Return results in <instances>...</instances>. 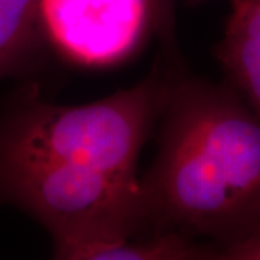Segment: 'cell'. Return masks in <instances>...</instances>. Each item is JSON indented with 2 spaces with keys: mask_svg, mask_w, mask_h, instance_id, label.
Segmentation results:
<instances>
[{
  "mask_svg": "<svg viewBox=\"0 0 260 260\" xmlns=\"http://www.w3.org/2000/svg\"><path fill=\"white\" fill-rule=\"evenodd\" d=\"M171 75L155 70L103 100L56 106L22 91L0 114V164L91 168L136 177L140 150L167 100Z\"/></svg>",
  "mask_w": 260,
  "mask_h": 260,
  "instance_id": "2",
  "label": "cell"
},
{
  "mask_svg": "<svg viewBox=\"0 0 260 260\" xmlns=\"http://www.w3.org/2000/svg\"><path fill=\"white\" fill-rule=\"evenodd\" d=\"M218 247L198 244L178 233H145L93 243L74 250L68 260H205L218 259Z\"/></svg>",
  "mask_w": 260,
  "mask_h": 260,
  "instance_id": "5",
  "label": "cell"
},
{
  "mask_svg": "<svg viewBox=\"0 0 260 260\" xmlns=\"http://www.w3.org/2000/svg\"><path fill=\"white\" fill-rule=\"evenodd\" d=\"M0 204L15 205L41 223L54 242V257L146 232L138 177L91 168L0 164Z\"/></svg>",
  "mask_w": 260,
  "mask_h": 260,
  "instance_id": "3",
  "label": "cell"
},
{
  "mask_svg": "<svg viewBox=\"0 0 260 260\" xmlns=\"http://www.w3.org/2000/svg\"><path fill=\"white\" fill-rule=\"evenodd\" d=\"M233 3L242 8L260 25V0H233Z\"/></svg>",
  "mask_w": 260,
  "mask_h": 260,
  "instance_id": "9",
  "label": "cell"
},
{
  "mask_svg": "<svg viewBox=\"0 0 260 260\" xmlns=\"http://www.w3.org/2000/svg\"><path fill=\"white\" fill-rule=\"evenodd\" d=\"M158 155L139 181L150 233L218 250L260 225V117L232 90L171 75Z\"/></svg>",
  "mask_w": 260,
  "mask_h": 260,
  "instance_id": "1",
  "label": "cell"
},
{
  "mask_svg": "<svg viewBox=\"0 0 260 260\" xmlns=\"http://www.w3.org/2000/svg\"><path fill=\"white\" fill-rule=\"evenodd\" d=\"M217 56L249 107L260 117V25L234 3Z\"/></svg>",
  "mask_w": 260,
  "mask_h": 260,
  "instance_id": "6",
  "label": "cell"
},
{
  "mask_svg": "<svg viewBox=\"0 0 260 260\" xmlns=\"http://www.w3.org/2000/svg\"><path fill=\"white\" fill-rule=\"evenodd\" d=\"M39 0H0V78L25 64L41 34Z\"/></svg>",
  "mask_w": 260,
  "mask_h": 260,
  "instance_id": "7",
  "label": "cell"
},
{
  "mask_svg": "<svg viewBox=\"0 0 260 260\" xmlns=\"http://www.w3.org/2000/svg\"><path fill=\"white\" fill-rule=\"evenodd\" d=\"M192 2H197V0H192Z\"/></svg>",
  "mask_w": 260,
  "mask_h": 260,
  "instance_id": "10",
  "label": "cell"
},
{
  "mask_svg": "<svg viewBox=\"0 0 260 260\" xmlns=\"http://www.w3.org/2000/svg\"><path fill=\"white\" fill-rule=\"evenodd\" d=\"M39 29L67 58L107 67L130 56L152 22L150 0H39Z\"/></svg>",
  "mask_w": 260,
  "mask_h": 260,
  "instance_id": "4",
  "label": "cell"
},
{
  "mask_svg": "<svg viewBox=\"0 0 260 260\" xmlns=\"http://www.w3.org/2000/svg\"><path fill=\"white\" fill-rule=\"evenodd\" d=\"M224 260H260V225L249 234L220 249Z\"/></svg>",
  "mask_w": 260,
  "mask_h": 260,
  "instance_id": "8",
  "label": "cell"
}]
</instances>
